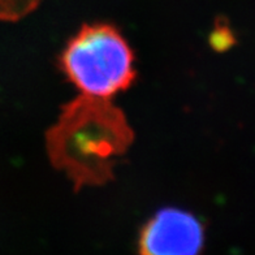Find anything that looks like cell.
Masks as SVG:
<instances>
[{
	"instance_id": "1",
	"label": "cell",
	"mask_w": 255,
	"mask_h": 255,
	"mask_svg": "<svg viewBox=\"0 0 255 255\" xmlns=\"http://www.w3.org/2000/svg\"><path fill=\"white\" fill-rule=\"evenodd\" d=\"M134 141L127 116L111 99L80 95L61 108L46 133L51 164L64 172L76 190L103 186Z\"/></svg>"
},
{
	"instance_id": "2",
	"label": "cell",
	"mask_w": 255,
	"mask_h": 255,
	"mask_svg": "<svg viewBox=\"0 0 255 255\" xmlns=\"http://www.w3.org/2000/svg\"><path fill=\"white\" fill-rule=\"evenodd\" d=\"M60 69L80 95L111 99L137 77L134 52L111 24H86L60 55Z\"/></svg>"
},
{
	"instance_id": "3",
	"label": "cell",
	"mask_w": 255,
	"mask_h": 255,
	"mask_svg": "<svg viewBox=\"0 0 255 255\" xmlns=\"http://www.w3.org/2000/svg\"><path fill=\"white\" fill-rule=\"evenodd\" d=\"M205 228L198 218L180 208H163L143 225L141 255H199Z\"/></svg>"
},
{
	"instance_id": "4",
	"label": "cell",
	"mask_w": 255,
	"mask_h": 255,
	"mask_svg": "<svg viewBox=\"0 0 255 255\" xmlns=\"http://www.w3.org/2000/svg\"><path fill=\"white\" fill-rule=\"evenodd\" d=\"M44 0H0V21H18L37 9Z\"/></svg>"
}]
</instances>
